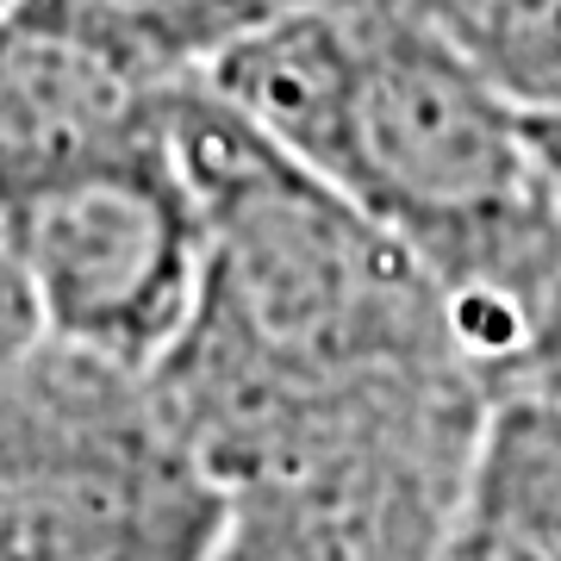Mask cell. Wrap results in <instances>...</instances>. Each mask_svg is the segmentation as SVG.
I'll use <instances>...</instances> for the list:
<instances>
[{"label":"cell","instance_id":"cell-1","mask_svg":"<svg viewBox=\"0 0 561 561\" xmlns=\"http://www.w3.org/2000/svg\"><path fill=\"white\" fill-rule=\"evenodd\" d=\"M175 157L206 275L150 387L225 493L481 431L505 381L381 225L206 81L175 94Z\"/></svg>","mask_w":561,"mask_h":561},{"label":"cell","instance_id":"cell-2","mask_svg":"<svg viewBox=\"0 0 561 561\" xmlns=\"http://www.w3.org/2000/svg\"><path fill=\"white\" fill-rule=\"evenodd\" d=\"M443 287L505 387L561 306V201L524 113L419 0H324L206 76Z\"/></svg>","mask_w":561,"mask_h":561},{"label":"cell","instance_id":"cell-3","mask_svg":"<svg viewBox=\"0 0 561 561\" xmlns=\"http://www.w3.org/2000/svg\"><path fill=\"white\" fill-rule=\"evenodd\" d=\"M219 524L150 375L62 343L0 368V561H206Z\"/></svg>","mask_w":561,"mask_h":561},{"label":"cell","instance_id":"cell-4","mask_svg":"<svg viewBox=\"0 0 561 561\" xmlns=\"http://www.w3.org/2000/svg\"><path fill=\"white\" fill-rule=\"evenodd\" d=\"M38 306L44 343L150 375L194 319L206 225L169 138L131 157L88 162L0 206Z\"/></svg>","mask_w":561,"mask_h":561},{"label":"cell","instance_id":"cell-5","mask_svg":"<svg viewBox=\"0 0 561 561\" xmlns=\"http://www.w3.org/2000/svg\"><path fill=\"white\" fill-rule=\"evenodd\" d=\"M481 431L393 443L312 474L238 486L225 493V524L206 561H437Z\"/></svg>","mask_w":561,"mask_h":561},{"label":"cell","instance_id":"cell-6","mask_svg":"<svg viewBox=\"0 0 561 561\" xmlns=\"http://www.w3.org/2000/svg\"><path fill=\"white\" fill-rule=\"evenodd\" d=\"M181 88L119 69L38 13H0V206L169 138Z\"/></svg>","mask_w":561,"mask_h":561},{"label":"cell","instance_id":"cell-7","mask_svg":"<svg viewBox=\"0 0 561 561\" xmlns=\"http://www.w3.org/2000/svg\"><path fill=\"white\" fill-rule=\"evenodd\" d=\"M437 561H561V393L493 400Z\"/></svg>","mask_w":561,"mask_h":561},{"label":"cell","instance_id":"cell-8","mask_svg":"<svg viewBox=\"0 0 561 561\" xmlns=\"http://www.w3.org/2000/svg\"><path fill=\"white\" fill-rule=\"evenodd\" d=\"M20 7L94 44L131 76L157 88H187L250 38L300 20L324 0H20Z\"/></svg>","mask_w":561,"mask_h":561},{"label":"cell","instance_id":"cell-9","mask_svg":"<svg viewBox=\"0 0 561 561\" xmlns=\"http://www.w3.org/2000/svg\"><path fill=\"white\" fill-rule=\"evenodd\" d=\"M505 94L556 119L561 113V0H419Z\"/></svg>","mask_w":561,"mask_h":561},{"label":"cell","instance_id":"cell-10","mask_svg":"<svg viewBox=\"0 0 561 561\" xmlns=\"http://www.w3.org/2000/svg\"><path fill=\"white\" fill-rule=\"evenodd\" d=\"M32 343H44V324L32 306V287H25V268L13 256V238L0 225V368H13Z\"/></svg>","mask_w":561,"mask_h":561},{"label":"cell","instance_id":"cell-11","mask_svg":"<svg viewBox=\"0 0 561 561\" xmlns=\"http://www.w3.org/2000/svg\"><path fill=\"white\" fill-rule=\"evenodd\" d=\"M512 387H542V393H561V312H556V324L542 331V343L530 350V362L518 368V381Z\"/></svg>","mask_w":561,"mask_h":561},{"label":"cell","instance_id":"cell-12","mask_svg":"<svg viewBox=\"0 0 561 561\" xmlns=\"http://www.w3.org/2000/svg\"><path fill=\"white\" fill-rule=\"evenodd\" d=\"M542 150H549V175H556V201H561V113L556 119H542ZM561 312V306H556ZM556 324V319H549Z\"/></svg>","mask_w":561,"mask_h":561},{"label":"cell","instance_id":"cell-13","mask_svg":"<svg viewBox=\"0 0 561 561\" xmlns=\"http://www.w3.org/2000/svg\"><path fill=\"white\" fill-rule=\"evenodd\" d=\"M13 7H20V0H0V13H13Z\"/></svg>","mask_w":561,"mask_h":561}]
</instances>
